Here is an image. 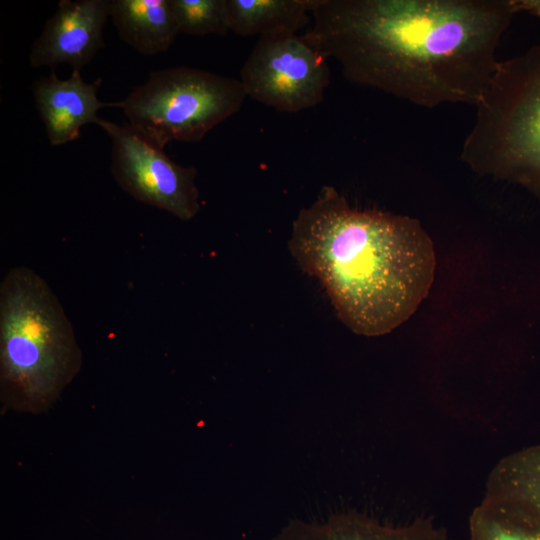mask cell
Wrapping results in <instances>:
<instances>
[{"instance_id": "cell-1", "label": "cell", "mask_w": 540, "mask_h": 540, "mask_svg": "<svg viewBox=\"0 0 540 540\" xmlns=\"http://www.w3.org/2000/svg\"><path fill=\"white\" fill-rule=\"evenodd\" d=\"M523 0H313L304 33L353 83L413 104L477 105Z\"/></svg>"}, {"instance_id": "cell-2", "label": "cell", "mask_w": 540, "mask_h": 540, "mask_svg": "<svg viewBox=\"0 0 540 540\" xmlns=\"http://www.w3.org/2000/svg\"><path fill=\"white\" fill-rule=\"evenodd\" d=\"M288 245L359 335H384L405 322L434 278L433 243L418 220L352 208L332 186L298 213Z\"/></svg>"}, {"instance_id": "cell-3", "label": "cell", "mask_w": 540, "mask_h": 540, "mask_svg": "<svg viewBox=\"0 0 540 540\" xmlns=\"http://www.w3.org/2000/svg\"><path fill=\"white\" fill-rule=\"evenodd\" d=\"M81 363L72 325L50 286L26 266L11 268L0 283V389L5 407L46 410Z\"/></svg>"}, {"instance_id": "cell-4", "label": "cell", "mask_w": 540, "mask_h": 540, "mask_svg": "<svg viewBox=\"0 0 540 540\" xmlns=\"http://www.w3.org/2000/svg\"><path fill=\"white\" fill-rule=\"evenodd\" d=\"M460 156L478 174L520 184L540 202V43L499 61Z\"/></svg>"}, {"instance_id": "cell-5", "label": "cell", "mask_w": 540, "mask_h": 540, "mask_svg": "<svg viewBox=\"0 0 540 540\" xmlns=\"http://www.w3.org/2000/svg\"><path fill=\"white\" fill-rule=\"evenodd\" d=\"M247 95L240 79L191 67L152 71L117 108L157 146L198 142L242 107Z\"/></svg>"}, {"instance_id": "cell-6", "label": "cell", "mask_w": 540, "mask_h": 540, "mask_svg": "<svg viewBox=\"0 0 540 540\" xmlns=\"http://www.w3.org/2000/svg\"><path fill=\"white\" fill-rule=\"evenodd\" d=\"M328 57L305 35L259 37L240 81L247 97L280 112L313 108L330 83Z\"/></svg>"}, {"instance_id": "cell-7", "label": "cell", "mask_w": 540, "mask_h": 540, "mask_svg": "<svg viewBox=\"0 0 540 540\" xmlns=\"http://www.w3.org/2000/svg\"><path fill=\"white\" fill-rule=\"evenodd\" d=\"M98 126L111 139V172L124 191L182 221L197 215L200 203L194 166L177 164L128 122L101 119Z\"/></svg>"}, {"instance_id": "cell-8", "label": "cell", "mask_w": 540, "mask_h": 540, "mask_svg": "<svg viewBox=\"0 0 540 540\" xmlns=\"http://www.w3.org/2000/svg\"><path fill=\"white\" fill-rule=\"evenodd\" d=\"M470 540H540V444L502 458L469 518Z\"/></svg>"}, {"instance_id": "cell-9", "label": "cell", "mask_w": 540, "mask_h": 540, "mask_svg": "<svg viewBox=\"0 0 540 540\" xmlns=\"http://www.w3.org/2000/svg\"><path fill=\"white\" fill-rule=\"evenodd\" d=\"M111 0H61L34 41L32 67L68 64L73 70L87 65L103 47V31L110 17Z\"/></svg>"}, {"instance_id": "cell-10", "label": "cell", "mask_w": 540, "mask_h": 540, "mask_svg": "<svg viewBox=\"0 0 540 540\" xmlns=\"http://www.w3.org/2000/svg\"><path fill=\"white\" fill-rule=\"evenodd\" d=\"M102 79L85 82L80 70H72L68 79H59L55 71L34 84L33 94L37 110L45 126L51 145L59 146L80 137V129L87 124L98 125V111L116 107V102H101L97 92Z\"/></svg>"}, {"instance_id": "cell-11", "label": "cell", "mask_w": 540, "mask_h": 540, "mask_svg": "<svg viewBox=\"0 0 540 540\" xmlns=\"http://www.w3.org/2000/svg\"><path fill=\"white\" fill-rule=\"evenodd\" d=\"M271 540H452L445 528L429 517L402 526L383 525L359 513L331 516L321 523L295 520Z\"/></svg>"}, {"instance_id": "cell-12", "label": "cell", "mask_w": 540, "mask_h": 540, "mask_svg": "<svg viewBox=\"0 0 540 540\" xmlns=\"http://www.w3.org/2000/svg\"><path fill=\"white\" fill-rule=\"evenodd\" d=\"M110 17L120 38L146 56L167 51L179 34L170 0H111Z\"/></svg>"}, {"instance_id": "cell-13", "label": "cell", "mask_w": 540, "mask_h": 540, "mask_svg": "<svg viewBox=\"0 0 540 540\" xmlns=\"http://www.w3.org/2000/svg\"><path fill=\"white\" fill-rule=\"evenodd\" d=\"M229 31L242 37L293 35L312 20L313 0H225Z\"/></svg>"}, {"instance_id": "cell-14", "label": "cell", "mask_w": 540, "mask_h": 540, "mask_svg": "<svg viewBox=\"0 0 540 540\" xmlns=\"http://www.w3.org/2000/svg\"><path fill=\"white\" fill-rule=\"evenodd\" d=\"M179 33L192 36L229 32L225 0H170Z\"/></svg>"}, {"instance_id": "cell-15", "label": "cell", "mask_w": 540, "mask_h": 540, "mask_svg": "<svg viewBox=\"0 0 540 540\" xmlns=\"http://www.w3.org/2000/svg\"><path fill=\"white\" fill-rule=\"evenodd\" d=\"M524 11L540 17V1L524 0Z\"/></svg>"}]
</instances>
